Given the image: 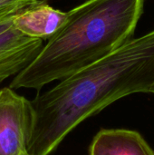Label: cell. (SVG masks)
<instances>
[{
    "label": "cell",
    "mask_w": 154,
    "mask_h": 155,
    "mask_svg": "<svg viewBox=\"0 0 154 155\" xmlns=\"http://www.w3.org/2000/svg\"><path fill=\"white\" fill-rule=\"evenodd\" d=\"M154 82V30L60 80L31 101L29 155H49L78 124Z\"/></svg>",
    "instance_id": "1"
},
{
    "label": "cell",
    "mask_w": 154,
    "mask_h": 155,
    "mask_svg": "<svg viewBox=\"0 0 154 155\" xmlns=\"http://www.w3.org/2000/svg\"><path fill=\"white\" fill-rule=\"evenodd\" d=\"M143 7L144 0H87L75 6L9 87L39 90L107 56L133 38Z\"/></svg>",
    "instance_id": "2"
},
{
    "label": "cell",
    "mask_w": 154,
    "mask_h": 155,
    "mask_svg": "<svg viewBox=\"0 0 154 155\" xmlns=\"http://www.w3.org/2000/svg\"><path fill=\"white\" fill-rule=\"evenodd\" d=\"M33 127L31 101L14 89L0 90V155L28 153Z\"/></svg>",
    "instance_id": "3"
},
{
    "label": "cell",
    "mask_w": 154,
    "mask_h": 155,
    "mask_svg": "<svg viewBox=\"0 0 154 155\" xmlns=\"http://www.w3.org/2000/svg\"><path fill=\"white\" fill-rule=\"evenodd\" d=\"M12 17L0 22V83L19 74L43 47L42 40L21 34Z\"/></svg>",
    "instance_id": "4"
},
{
    "label": "cell",
    "mask_w": 154,
    "mask_h": 155,
    "mask_svg": "<svg viewBox=\"0 0 154 155\" xmlns=\"http://www.w3.org/2000/svg\"><path fill=\"white\" fill-rule=\"evenodd\" d=\"M66 12L55 9L45 2L29 6L13 15L15 27L24 35L40 40L50 39L63 25Z\"/></svg>",
    "instance_id": "5"
},
{
    "label": "cell",
    "mask_w": 154,
    "mask_h": 155,
    "mask_svg": "<svg viewBox=\"0 0 154 155\" xmlns=\"http://www.w3.org/2000/svg\"><path fill=\"white\" fill-rule=\"evenodd\" d=\"M89 155H154V150L137 131L102 129L90 145Z\"/></svg>",
    "instance_id": "6"
},
{
    "label": "cell",
    "mask_w": 154,
    "mask_h": 155,
    "mask_svg": "<svg viewBox=\"0 0 154 155\" xmlns=\"http://www.w3.org/2000/svg\"><path fill=\"white\" fill-rule=\"evenodd\" d=\"M46 0H0V22L9 18L22 10Z\"/></svg>",
    "instance_id": "7"
},
{
    "label": "cell",
    "mask_w": 154,
    "mask_h": 155,
    "mask_svg": "<svg viewBox=\"0 0 154 155\" xmlns=\"http://www.w3.org/2000/svg\"><path fill=\"white\" fill-rule=\"evenodd\" d=\"M147 94H154V82L152 84V85L149 87V89L147 91Z\"/></svg>",
    "instance_id": "8"
},
{
    "label": "cell",
    "mask_w": 154,
    "mask_h": 155,
    "mask_svg": "<svg viewBox=\"0 0 154 155\" xmlns=\"http://www.w3.org/2000/svg\"><path fill=\"white\" fill-rule=\"evenodd\" d=\"M23 155H29V153H25V154H23Z\"/></svg>",
    "instance_id": "9"
}]
</instances>
